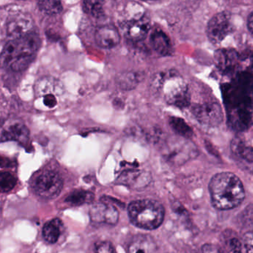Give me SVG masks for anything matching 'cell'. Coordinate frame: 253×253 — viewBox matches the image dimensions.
<instances>
[{"mask_svg": "<svg viewBox=\"0 0 253 253\" xmlns=\"http://www.w3.org/2000/svg\"><path fill=\"white\" fill-rule=\"evenodd\" d=\"M211 202L219 211L237 208L245 200V190L240 178L233 172L216 174L209 182Z\"/></svg>", "mask_w": 253, "mask_h": 253, "instance_id": "6da1fadb", "label": "cell"}, {"mask_svg": "<svg viewBox=\"0 0 253 253\" xmlns=\"http://www.w3.org/2000/svg\"><path fill=\"white\" fill-rule=\"evenodd\" d=\"M41 45V39L36 31L11 40L6 43L1 53V65L19 72L26 69L35 58Z\"/></svg>", "mask_w": 253, "mask_h": 253, "instance_id": "7a4b0ae2", "label": "cell"}, {"mask_svg": "<svg viewBox=\"0 0 253 253\" xmlns=\"http://www.w3.org/2000/svg\"><path fill=\"white\" fill-rule=\"evenodd\" d=\"M222 95L230 126L239 131L250 127L252 124L253 101L233 82L223 85Z\"/></svg>", "mask_w": 253, "mask_h": 253, "instance_id": "3957f363", "label": "cell"}, {"mask_svg": "<svg viewBox=\"0 0 253 253\" xmlns=\"http://www.w3.org/2000/svg\"><path fill=\"white\" fill-rule=\"evenodd\" d=\"M131 222L144 230H155L164 220L165 210L157 201L144 199L132 202L128 207Z\"/></svg>", "mask_w": 253, "mask_h": 253, "instance_id": "277c9868", "label": "cell"}, {"mask_svg": "<svg viewBox=\"0 0 253 253\" xmlns=\"http://www.w3.org/2000/svg\"><path fill=\"white\" fill-rule=\"evenodd\" d=\"M63 181L59 174L48 170L39 175L34 180L33 188L37 196L43 199H55L61 193Z\"/></svg>", "mask_w": 253, "mask_h": 253, "instance_id": "5b68a950", "label": "cell"}, {"mask_svg": "<svg viewBox=\"0 0 253 253\" xmlns=\"http://www.w3.org/2000/svg\"><path fill=\"white\" fill-rule=\"evenodd\" d=\"M234 31L231 15L229 12L216 13L208 22L206 34L211 42L218 44Z\"/></svg>", "mask_w": 253, "mask_h": 253, "instance_id": "8992f818", "label": "cell"}, {"mask_svg": "<svg viewBox=\"0 0 253 253\" xmlns=\"http://www.w3.org/2000/svg\"><path fill=\"white\" fill-rule=\"evenodd\" d=\"M193 113L199 122L204 126H217L223 120L221 106L218 102L212 99L196 104L193 108Z\"/></svg>", "mask_w": 253, "mask_h": 253, "instance_id": "52a82bcc", "label": "cell"}, {"mask_svg": "<svg viewBox=\"0 0 253 253\" xmlns=\"http://www.w3.org/2000/svg\"><path fill=\"white\" fill-rule=\"evenodd\" d=\"M233 83L253 102V55H242Z\"/></svg>", "mask_w": 253, "mask_h": 253, "instance_id": "ba28073f", "label": "cell"}, {"mask_svg": "<svg viewBox=\"0 0 253 253\" xmlns=\"http://www.w3.org/2000/svg\"><path fill=\"white\" fill-rule=\"evenodd\" d=\"M91 221L96 224L115 225L119 219V212L111 202L101 201L92 205L89 211Z\"/></svg>", "mask_w": 253, "mask_h": 253, "instance_id": "9c48e42d", "label": "cell"}, {"mask_svg": "<svg viewBox=\"0 0 253 253\" xmlns=\"http://www.w3.org/2000/svg\"><path fill=\"white\" fill-rule=\"evenodd\" d=\"M151 29L150 20L144 15L140 19L126 20L122 23L120 30L128 40L141 41L144 40Z\"/></svg>", "mask_w": 253, "mask_h": 253, "instance_id": "30bf717a", "label": "cell"}, {"mask_svg": "<svg viewBox=\"0 0 253 253\" xmlns=\"http://www.w3.org/2000/svg\"><path fill=\"white\" fill-rule=\"evenodd\" d=\"M5 28L7 35L11 40H15L34 31V21L30 15L19 13L10 18Z\"/></svg>", "mask_w": 253, "mask_h": 253, "instance_id": "8fae6325", "label": "cell"}, {"mask_svg": "<svg viewBox=\"0 0 253 253\" xmlns=\"http://www.w3.org/2000/svg\"><path fill=\"white\" fill-rule=\"evenodd\" d=\"M215 60L223 74L234 75L240 66L242 55L234 49H220L215 51Z\"/></svg>", "mask_w": 253, "mask_h": 253, "instance_id": "7c38bea8", "label": "cell"}, {"mask_svg": "<svg viewBox=\"0 0 253 253\" xmlns=\"http://www.w3.org/2000/svg\"><path fill=\"white\" fill-rule=\"evenodd\" d=\"M95 42L102 48L110 49L116 47L120 42L118 29L111 25H102L95 31Z\"/></svg>", "mask_w": 253, "mask_h": 253, "instance_id": "4fadbf2b", "label": "cell"}, {"mask_svg": "<svg viewBox=\"0 0 253 253\" xmlns=\"http://www.w3.org/2000/svg\"><path fill=\"white\" fill-rule=\"evenodd\" d=\"M166 102L178 108H185L190 104V94L188 87L182 82H176L175 86L168 87L165 95Z\"/></svg>", "mask_w": 253, "mask_h": 253, "instance_id": "5bb4252c", "label": "cell"}, {"mask_svg": "<svg viewBox=\"0 0 253 253\" xmlns=\"http://www.w3.org/2000/svg\"><path fill=\"white\" fill-rule=\"evenodd\" d=\"M150 40L152 47L158 54L163 56L172 54L173 48L170 39L162 30H153Z\"/></svg>", "mask_w": 253, "mask_h": 253, "instance_id": "9a60e30c", "label": "cell"}, {"mask_svg": "<svg viewBox=\"0 0 253 253\" xmlns=\"http://www.w3.org/2000/svg\"><path fill=\"white\" fill-rule=\"evenodd\" d=\"M28 127L21 123H12L1 131V141H16L25 144L29 138Z\"/></svg>", "mask_w": 253, "mask_h": 253, "instance_id": "2e32d148", "label": "cell"}, {"mask_svg": "<svg viewBox=\"0 0 253 253\" xmlns=\"http://www.w3.org/2000/svg\"><path fill=\"white\" fill-rule=\"evenodd\" d=\"M128 253H157V246L151 236L138 235L131 242Z\"/></svg>", "mask_w": 253, "mask_h": 253, "instance_id": "e0dca14e", "label": "cell"}, {"mask_svg": "<svg viewBox=\"0 0 253 253\" xmlns=\"http://www.w3.org/2000/svg\"><path fill=\"white\" fill-rule=\"evenodd\" d=\"M62 227L63 224L59 218H54L46 223L43 230L45 240L50 244L56 243L62 233Z\"/></svg>", "mask_w": 253, "mask_h": 253, "instance_id": "ac0fdd59", "label": "cell"}, {"mask_svg": "<svg viewBox=\"0 0 253 253\" xmlns=\"http://www.w3.org/2000/svg\"><path fill=\"white\" fill-rule=\"evenodd\" d=\"M148 179L147 177L144 178L143 172L138 170H130L129 172H124L118 178L119 182L135 188L143 187L147 185L148 184Z\"/></svg>", "mask_w": 253, "mask_h": 253, "instance_id": "d6986e66", "label": "cell"}, {"mask_svg": "<svg viewBox=\"0 0 253 253\" xmlns=\"http://www.w3.org/2000/svg\"><path fill=\"white\" fill-rule=\"evenodd\" d=\"M231 148L236 156L248 163H253V148L248 145L242 138H234L231 144Z\"/></svg>", "mask_w": 253, "mask_h": 253, "instance_id": "ffe728a7", "label": "cell"}, {"mask_svg": "<svg viewBox=\"0 0 253 253\" xmlns=\"http://www.w3.org/2000/svg\"><path fill=\"white\" fill-rule=\"evenodd\" d=\"M142 77L138 72H126L117 77V86L122 90H130L135 88L141 82Z\"/></svg>", "mask_w": 253, "mask_h": 253, "instance_id": "44dd1931", "label": "cell"}, {"mask_svg": "<svg viewBox=\"0 0 253 253\" xmlns=\"http://www.w3.org/2000/svg\"><path fill=\"white\" fill-rule=\"evenodd\" d=\"M36 91L40 96H45L49 94H59L61 86L54 79H41L36 85Z\"/></svg>", "mask_w": 253, "mask_h": 253, "instance_id": "7402d4cb", "label": "cell"}, {"mask_svg": "<svg viewBox=\"0 0 253 253\" xmlns=\"http://www.w3.org/2000/svg\"><path fill=\"white\" fill-rule=\"evenodd\" d=\"M95 196L93 193L86 190H76L72 192L65 199L67 203L74 206H80L85 204L91 203L93 202Z\"/></svg>", "mask_w": 253, "mask_h": 253, "instance_id": "603a6c76", "label": "cell"}, {"mask_svg": "<svg viewBox=\"0 0 253 253\" xmlns=\"http://www.w3.org/2000/svg\"><path fill=\"white\" fill-rule=\"evenodd\" d=\"M169 123L172 129L178 135L186 138H190L193 136V129L183 119L172 117L169 118Z\"/></svg>", "mask_w": 253, "mask_h": 253, "instance_id": "cb8c5ba5", "label": "cell"}, {"mask_svg": "<svg viewBox=\"0 0 253 253\" xmlns=\"http://www.w3.org/2000/svg\"><path fill=\"white\" fill-rule=\"evenodd\" d=\"M38 7L46 14H58L62 10V0H38Z\"/></svg>", "mask_w": 253, "mask_h": 253, "instance_id": "d4e9b609", "label": "cell"}, {"mask_svg": "<svg viewBox=\"0 0 253 253\" xmlns=\"http://www.w3.org/2000/svg\"><path fill=\"white\" fill-rule=\"evenodd\" d=\"M103 0H83V10L91 16H101L103 10Z\"/></svg>", "mask_w": 253, "mask_h": 253, "instance_id": "484cf974", "label": "cell"}, {"mask_svg": "<svg viewBox=\"0 0 253 253\" xmlns=\"http://www.w3.org/2000/svg\"><path fill=\"white\" fill-rule=\"evenodd\" d=\"M16 182V177L10 172H2L0 175V188L2 193H7L13 190Z\"/></svg>", "mask_w": 253, "mask_h": 253, "instance_id": "4316f807", "label": "cell"}, {"mask_svg": "<svg viewBox=\"0 0 253 253\" xmlns=\"http://www.w3.org/2000/svg\"><path fill=\"white\" fill-rule=\"evenodd\" d=\"M96 253H117L115 248L109 242H101L95 245Z\"/></svg>", "mask_w": 253, "mask_h": 253, "instance_id": "83f0119b", "label": "cell"}, {"mask_svg": "<svg viewBox=\"0 0 253 253\" xmlns=\"http://www.w3.org/2000/svg\"><path fill=\"white\" fill-rule=\"evenodd\" d=\"M244 244L247 253H253V231L247 233L244 236Z\"/></svg>", "mask_w": 253, "mask_h": 253, "instance_id": "f1b7e54d", "label": "cell"}, {"mask_svg": "<svg viewBox=\"0 0 253 253\" xmlns=\"http://www.w3.org/2000/svg\"><path fill=\"white\" fill-rule=\"evenodd\" d=\"M43 102H44L45 105L49 108H54L57 104L56 98L53 94H49L43 96Z\"/></svg>", "mask_w": 253, "mask_h": 253, "instance_id": "f546056e", "label": "cell"}, {"mask_svg": "<svg viewBox=\"0 0 253 253\" xmlns=\"http://www.w3.org/2000/svg\"><path fill=\"white\" fill-rule=\"evenodd\" d=\"M202 253H221V250L218 247L211 244H206L202 247Z\"/></svg>", "mask_w": 253, "mask_h": 253, "instance_id": "4dcf8cb0", "label": "cell"}, {"mask_svg": "<svg viewBox=\"0 0 253 253\" xmlns=\"http://www.w3.org/2000/svg\"><path fill=\"white\" fill-rule=\"evenodd\" d=\"M248 28L249 31L253 34V11L248 16Z\"/></svg>", "mask_w": 253, "mask_h": 253, "instance_id": "1f68e13d", "label": "cell"}, {"mask_svg": "<svg viewBox=\"0 0 253 253\" xmlns=\"http://www.w3.org/2000/svg\"><path fill=\"white\" fill-rule=\"evenodd\" d=\"M144 1H154V0H144Z\"/></svg>", "mask_w": 253, "mask_h": 253, "instance_id": "d6a6232c", "label": "cell"}]
</instances>
